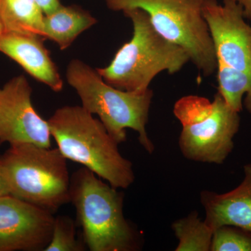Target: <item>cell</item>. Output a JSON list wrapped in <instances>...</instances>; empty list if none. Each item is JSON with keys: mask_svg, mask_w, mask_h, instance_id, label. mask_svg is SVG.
Masks as SVG:
<instances>
[{"mask_svg": "<svg viewBox=\"0 0 251 251\" xmlns=\"http://www.w3.org/2000/svg\"><path fill=\"white\" fill-rule=\"evenodd\" d=\"M52 138L67 160L82 165L116 188L135 181L133 164L122 156L119 144L99 119L82 105H66L49 120Z\"/></svg>", "mask_w": 251, "mask_h": 251, "instance_id": "1", "label": "cell"}, {"mask_svg": "<svg viewBox=\"0 0 251 251\" xmlns=\"http://www.w3.org/2000/svg\"><path fill=\"white\" fill-rule=\"evenodd\" d=\"M70 202L90 251H135L138 231L124 214V195L87 168L71 176Z\"/></svg>", "mask_w": 251, "mask_h": 251, "instance_id": "2", "label": "cell"}, {"mask_svg": "<svg viewBox=\"0 0 251 251\" xmlns=\"http://www.w3.org/2000/svg\"><path fill=\"white\" fill-rule=\"evenodd\" d=\"M133 24V36L117 51L110 64L97 69L109 85L128 92L149 89L151 81L162 72L175 74L190 61L181 46L160 35L143 10H125Z\"/></svg>", "mask_w": 251, "mask_h": 251, "instance_id": "3", "label": "cell"}, {"mask_svg": "<svg viewBox=\"0 0 251 251\" xmlns=\"http://www.w3.org/2000/svg\"><path fill=\"white\" fill-rule=\"evenodd\" d=\"M68 83L80 97L82 106L97 115L109 134L118 144L126 140V128L135 130L138 141L151 154L154 145L147 132L149 112L153 98L150 88L141 92H128L105 82L97 69L80 59L69 62L66 72Z\"/></svg>", "mask_w": 251, "mask_h": 251, "instance_id": "4", "label": "cell"}, {"mask_svg": "<svg viewBox=\"0 0 251 251\" xmlns=\"http://www.w3.org/2000/svg\"><path fill=\"white\" fill-rule=\"evenodd\" d=\"M0 163L11 196L53 214L70 202L67 159L58 148L31 143L10 145Z\"/></svg>", "mask_w": 251, "mask_h": 251, "instance_id": "5", "label": "cell"}, {"mask_svg": "<svg viewBox=\"0 0 251 251\" xmlns=\"http://www.w3.org/2000/svg\"><path fill=\"white\" fill-rule=\"evenodd\" d=\"M181 126L180 151L186 159L221 165L233 150L240 128L239 112L232 110L219 93L211 101L205 97H181L173 108Z\"/></svg>", "mask_w": 251, "mask_h": 251, "instance_id": "6", "label": "cell"}, {"mask_svg": "<svg viewBox=\"0 0 251 251\" xmlns=\"http://www.w3.org/2000/svg\"><path fill=\"white\" fill-rule=\"evenodd\" d=\"M204 0H106L112 11L140 9L148 14L155 30L181 46L190 60L209 76L217 69L215 49L202 13Z\"/></svg>", "mask_w": 251, "mask_h": 251, "instance_id": "7", "label": "cell"}, {"mask_svg": "<svg viewBox=\"0 0 251 251\" xmlns=\"http://www.w3.org/2000/svg\"><path fill=\"white\" fill-rule=\"evenodd\" d=\"M31 94L24 75L12 77L0 87V145L31 143L51 148L49 122L36 111Z\"/></svg>", "mask_w": 251, "mask_h": 251, "instance_id": "8", "label": "cell"}, {"mask_svg": "<svg viewBox=\"0 0 251 251\" xmlns=\"http://www.w3.org/2000/svg\"><path fill=\"white\" fill-rule=\"evenodd\" d=\"M202 13L210 32L217 62L251 75V25L234 0H204Z\"/></svg>", "mask_w": 251, "mask_h": 251, "instance_id": "9", "label": "cell"}, {"mask_svg": "<svg viewBox=\"0 0 251 251\" xmlns=\"http://www.w3.org/2000/svg\"><path fill=\"white\" fill-rule=\"evenodd\" d=\"M53 213L9 195L0 197V251L45 250Z\"/></svg>", "mask_w": 251, "mask_h": 251, "instance_id": "10", "label": "cell"}, {"mask_svg": "<svg viewBox=\"0 0 251 251\" xmlns=\"http://www.w3.org/2000/svg\"><path fill=\"white\" fill-rule=\"evenodd\" d=\"M44 41L40 36L4 31L0 38V52L17 63L36 80L54 92H60L64 82Z\"/></svg>", "mask_w": 251, "mask_h": 251, "instance_id": "11", "label": "cell"}, {"mask_svg": "<svg viewBox=\"0 0 251 251\" xmlns=\"http://www.w3.org/2000/svg\"><path fill=\"white\" fill-rule=\"evenodd\" d=\"M244 173L242 183L229 192H201L204 221L213 230L231 226L251 232V163L244 165Z\"/></svg>", "mask_w": 251, "mask_h": 251, "instance_id": "12", "label": "cell"}, {"mask_svg": "<svg viewBox=\"0 0 251 251\" xmlns=\"http://www.w3.org/2000/svg\"><path fill=\"white\" fill-rule=\"evenodd\" d=\"M97 21L89 11L78 6H64L49 15H44V39L55 43L62 50L72 46L77 36L90 29Z\"/></svg>", "mask_w": 251, "mask_h": 251, "instance_id": "13", "label": "cell"}, {"mask_svg": "<svg viewBox=\"0 0 251 251\" xmlns=\"http://www.w3.org/2000/svg\"><path fill=\"white\" fill-rule=\"evenodd\" d=\"M44 17L35 0H0V20L5 32L34 34L44 39Z\"/></svg>", "mask_w": 251, "mask_h": 251, "instance_id": "14", "label": "cell"}, {"mask_svg": "<svg viewBox=\"0 0 251 251\" xmlns=\"http://www.w3.org/2000/svg\"><path fill=\"white\" fill-rule=\"evenodd\" d=\"M218 93L236 112L243 110V97L246 94L244 106L251 114V75L218 61Z\"/></svg>", "mask_w": 251, "mask_h": 251, "instance_id": "15", "label": "cell"}, {"mask_svg": "<svg viewBox=\"0 0 251 251\" xmlns=\"http://www.w3.org/2000/svg\"><path fill=\"white\" fill-rule=\"evenodd\" d=\"M172 228L178 239L176 251H210L214 230L196 211L175 221Z\"/></svg>", "mask_w": 251, "mask_h": 251, "instance_id": "16", "label": "cell"}, {"mask_svg": "<svg viewBox=\"0 0 251 251\" xmlns=\"http://www.w3.org/2000/svg\"><path fill=\"white\" fill-rule=\"evenodd\" d=\"M86 248L76 238L73 219L64 215L54 218L52 237L44 251H84Z\"/></svg>", "mask_w": 251, "mask_h": 251, "instance_id": "17", "label": "cell"}, {"mask_svg": "<svg viewBox=\"0 0 251 251\" xmlns=\"http://www.w3.org/2000/svg\"><path fill=\"white\" fill-rule=\"evenodd\" d=\"M210 251H251V232L235 226H221L214 231Z\"/></svg>", "mask_w": 251, "mask_h": 251, "instance_id": "18", "label": "cell"}, {"mask_svg": "<svg viewBox=\"0 0 251 251\" xmlns=\"http://www.w3.org/2000/svg\"><path fill=\"white\" fill-rule=\"evenodd\" d=\"M35 1L44 15H49L54 12L62 5L59 0H35Z\"/></svg>", "mask_w": 251, "mask_h": 251, "instance_id": "19", "label": "cell"}, {"mask_svg": "<svg viewBox=\"0 0 251 251\" xmlns=\"http://www.w3.org/2000/svg\"><path fill=\"white\" fill-rule=\"evenodd\" d=\"M9 195H10L9 186H8L3 167L0 163V197L9 196Z\"/></svg>", "mask_w": 251, "mask_h": 251, "instance_id": "20", "label": "cell"}, {"mask_svg": "<svg viewBox=\"0 0 251 251\" xmlns=\"http://www.w3.org/2000/svg\"><path fill=\"white\" fill-rule=\"evenodd\" d=\"M242 6L243 14L245 19L249 20L251 25V0H234Z\"/></svg>", "mask_w": 251, "mask_h": 251, "instance_id": "21", "label": "cell"}, {"mask_svg": "<svg viewBox=\"0 0 251 251\" xmlns=\"http://www.w3.org/2000/svg\"><path fill=\"white\" fill-rule=\"evenodd\" d=\"M4 27H3L2 23H1V20H0V38H1V35L4 34Z\"/></svg>", "mask_w": 251, "mask_h": 251, "instance_id": "22", "label": "cell"}]
</instances>
